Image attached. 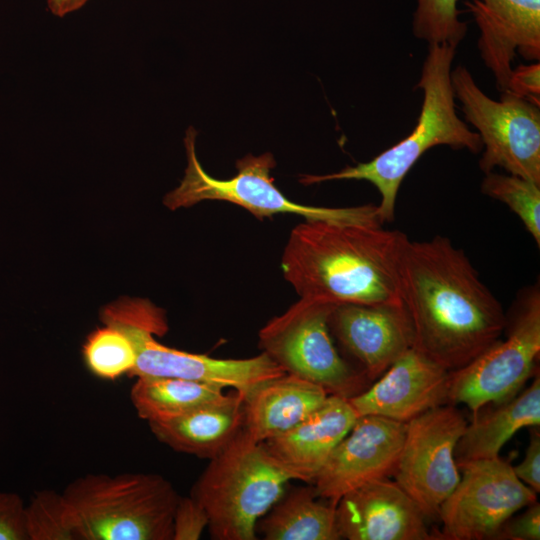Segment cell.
Instances as JSON below:
<instances>
[{
    "label": "cell",
    "mask_w": 540,
    "mask_h": 540,
    "mask_svg": "<svg viewBox=\"0 0 540 540\" xmlns=\"http://www.w3.org/2000/svg\"><path fill=\"white\" fill-rule=\"evenodd\" d=\"M515 475L536 493L540 491V435L534 431L526 448L523 460L512 466Z\"/></svg>",
    "instance_id": "obj_32"
},
{
    "label": "cell",
    "mask_w": 540,
    "mask_h": 540,
    "mask_svg": "<svg viewBox=\"0 0 540 540\" xmlns=\"http://www.w3.org/2000/svg\"><path fill=\"white\" fill-rule=\"evenodd\" d=\"M458 467L462 476L439 510L438 539H495L510 517L537 501L536 492L499 456Z\"/></svg>",
    "instance_id": "obj_12"
},
{
    "label": "cell",
    "mask_w": 540,
    "mask_h": 540,
    "mask_svg": "<svg viewBox=\"0 0 540 540\" xmlns=\"http://www.w3.org/2000/svg\"><path fill=\"white\" fill-rule=\"evenodd\" d=\"M455 55L454 46L429 45L420 79L415 86L423 93L421 111L407 137L368 162L347 166L330 174H305L299 182L311 185L332 180L368 181L381 195L377 213L384 224L394 220L395 203L402 181L427 150L446 145L454 150L465 149L474 154L481 152L483 144L480 136L456 113L451 83V66Z\"/></svg>",
    "instance_id": "obj_3"
},
{
    "label": "cell",
    "mask_w": 540,
    "mask_h": 540,
    "mask_svg": "<svg viewBox=\"0 0 540 540\" xmlns=\"http://www.w3.org/2000/svg\"><path fill=\"white\" fill-rule=\"evenodd\" d=\"M458 0H417L412 29L416 38L429 45L457 47L465 38L467 23L461 21Z\"/></svg>",
    "instance_id": "obj_27"
},
{
    "label": "cell",
    "mask_w": 540,
    "mask_h": 540,
    "mask_svg": "<svg viewBox=\"0 0 540 540\" xmlns=\"http://www.w3.org/2000/svg\"><path fill=\"white\" fill-rule=\"evenodd\" d=\"M480 189L483 194L506 204L540 246V184L517 175L491 171L485 174Z\"/></svg>",
    "instance_id": "obj_25"
},
{
    "label": "cell",
    "mask_w": 540,
    "mask_h": 540,
    "mask_svg": "<svg viewBox=\"0 0 540 540\" xmlns=\"http://www.w3.org/2000/svg\"><path fill=\"white\" fill-rule=\"evenodd\" d=\"M329 326L368 382L413 347V330L403 305L338 304L331 311Z\"/></svg>",
    "instance_id": "obj_14"
},
{
    "label": "cell",
    "mask_w": 540,
    "mask_h": 540,
    "mask_svg": "<svg viewBox=\"0 0 540 540\" xmlns=\"http://www.w3.org/2000/svg\"><path fill=\"white\" fill-rule=\"evenodd\" d=\"M292 475L243 428L193 486L212 539L255 540L258 521L283 496Z\"/></svg>",
    "instance_id": "obj_4"
},
{
    "label": "cell",
    "mask_w": 540,
    "mask_h": 540,
    "mask_svg": "<svg viewBox=\"0 0 540 540\" xmlns=\"http://www.w3.org/2000/svg\"><path fill=\"white\" fill-rule=\"evenodd\" d=\"M465 6L480 32V56L506 92L516 54L540 59V0H470Z\"/></svg>",
    "instance_id": "obj_17"
},
{
    "label": "cell",
    "mask_w": 540,
    "mask_h": 540,
    "mask_svg": "<svg viewBox=\"0 0 540 540\" xmlns=\"http://www.w3.org/2000/svg\"><path fill=\"white\" fill-rule=\"evenodd\" d=\"M340 539H436L416 502L389 478L367 482L343 495L336 504Z\"/></svg>",
    "instance_id": "obj_15"
},
{
    "label": "cell",
    "mask_w": 540,
    "mask_h": 540,
    "mask_svg": "<svg viewBox=\"0 0 540 540\" xmlns=\"http://www.w3.org/2000/svg\"><path fill=\"white\" fill-rule=\"evenodd\" d=\"M413 347L449 372L504 333L506 313L465 252L444 236L408 239L399 269Z\"/></svg>",
    "instance_id": "obj_1"
},
{
    "label": "cell",
    "mask_w": 540,
    "mask_h": 540,
    "mask_svg": "<svg viewBox=\"0 0 540 540\" xmlns=\"http://www.w3.org/2000/svg\"><path fill=\"white\" fill-rule=\"evenodd\" d=\"M227 395L223 388L176 377H138L130 390L138 417L147 423L182 416Z\"/></svg>",
    "instance_id": "obj_23"
},
{
    "label": "cell",
    "mask_w": 540,
    "mask_h": 540,
    "mask_svg": "<svg viewBox=\"0 0 540 540\" xmlns=\"http://www.w3.org/2000/svg\"><path fill=\"white\" fill-rule=\"evenodd\" d=\"M405 434L406 423L375 415L359 416L313 482L317 495L336 505L349 491L393 476Z\"/></svg>",
    "instance_id": "obj_13"
},
{
    "label": "cell",
    "mask_w": 540,
    "mask_h": 540,
    "mask_svg": "<svg viewBox=\"0 0 540 540\" xmlns=\"http://www.w3.org/2000/svg\"><path fill=\"white\" fill-rule=\"evenodd\" d=\"M208 523L205 509L193 496H180L173 517L172 540H198Z\"/></svg>",
    "instance_id": "obj_28"
},
{
    "label": "cell",
    "mask_w": 540,
    "mask_h": 540,
    "mask_svg": "<svg viewBox=\"0 0 540 540\" xmlns=\"http://www.w3.org/2000/svg\"><path fill=\"white\" fill-rule=\"evenodd\" d=\"M329 394L321 386L285 373L261 384L243 405V429L265 442L303 421Z\"/></svg>",
    "instance_id": "obj_19"
},
{
    "label": "cell",
    "mask_w": 540,
    "mask_h": 540,
    "mask_svg": "<svg viewBox=\"0 0 540 540\" xmlns=\"http://www.w3.org/2000/svg\"><path fill=\"white\" fill-rule=\"evenodd\" d=\"M197 131L190 126L184 138L187 167L180 185L169 192L164 204L171 210L191 207L205 200L236 204L262 220L276 214H295L305 220H326L340 223H371L383 225L377 206L317 207L289 200L275 185L271 170L276 166L273 155L248 154L237 160V174L226 180L210 176L201 166L195 150Z\"/></svg>",
    "instance_id": "obj_7"
},
{
    "label": "cell",
    "mask_w": 540,
    "mask_h": 540,
    "mask_svg": "<svg viewBox=\"0 0 540 540\" xmlns=\"http://www.w3.org/2000/svg\"><path fill=\"white\" fill-rule=\"evenodd\" d=\"M78 540H172L179 495L154 473L86 474L62 492Z\"/></svg>",
    "instance_id": "obj_5"
},
{
    "label": "cell",
    "mask_w": 540,
    "mask_h": 540,
    "mask_svg": "<svg viewBox=\"0 0 540 540\" xmlns=\"http://www.w3.org/2000/svg\"><path fill=\"white\" fill-rule=\"evenodd\" d=\"M506 318L505 339L499 338L467 365L449 373L448 403L463 404L474 415L487 405L513 398L536 372L539 282L520 291Z\"/></svg>",
    "instance_id": "obj_8"
},
{
    "label": "cell",
    "mask_w": 540,
    "mask_h": 540,
    "mask_svg": "<svg viewBox=\"0 0 540 540\" xmlns=\"http://www.w3.org/2000/svg\"><path fill=\"white\" fill-rule=\"evenodd\" d=\"M336 304L308 297L269 320L259 331V346L288 374L350 398L367 379L345 361L333 341L329 316Z\"/></svg>",
    "instance_id": "obj_9"
},
{
    "label": "cell",
    "mask_w": 540,
    "mask_h": 540,
    "mask_svg": "<svg viewBox=\"0 0 540 540\" xmlns=\"http://www.w3.org/2000/svg\"><path fill=\"white\" fill-rule=\"evenodd\" d=\"M88 0H47L50 12L58 17L80 9Z\"/></svg>",
    "instance_id": "obj_33"
},
{
    "label": "cell",
    "mask_w": 540,
    "mask_h": 540,
    "mask_svg": "<svg viewBox=\"0 0 540 540\" xmlns=\"http://www.w3.org/2000/svg\"><path fill=\"white\" fill-rule=\"evenodd\" d=\"M82 355L87 369L104 380L129 376L136 363V351L130 339L109 325L98 327L87 336Z\"/></svg>",
    "instance_id": "obj_24"
},
{
    "label": "cell",
    "mask_w": 540,
    "mask_h": 540,
    "mask_svg": "<svg viewBox=\"0 0 540 540\" xmlns=\"http://www.w3.org/2000/svg\"><path fill=\"white\" fill-rule=\"evenodd\" d=\"M382 226L304 219L284 248L285 279L300 297L336 305H403L399 269L409 238Z\"/></svg>",
    "instance_id": "obj_2"
},
{
    "label": "cell",
    "mask_w": 540,
    "mask_h": 540,
    "mask_svg": "<svg viewBox=\"0 0 540 540\" xmlns=\"http://www.w3.org/2000/svg\"><path fill=\"white\" fill-rule=\"evenodd\" d=\"M495 539L539 540L540 539V504L535 501L525 507V511L516 517H510L500 528Z\"/></svg>",
    "instance_id": "obj_30"
},
{
    "label": "cell",
    "mask_w": 540,
    "mask_h": 540,
    "mask_svg": "<svg viewBox=\"0 0 540 540\" xmlns=\"http://www.w3.org/2000/svg\"><path fill=\"white\" fill-rule=\"evenodd\" d=\"M489 411L480 409L473 415L455 448L458 466L481 459L499 456L502 447L525 427L540 424V377L539 371L532 383L521 394L495 404Z\"/></svg>",
    "instance_id": "obj_21"
},
{
    "label": "cell",
    "mask_w": 540,
    "mask_h": 540,
    "mask_svg": "<svg viewBox=\"0 0 540 540\" xmlns=\"http://www.w3.org/2000/svg\"><path fill=\"white\" fill-rule=\"evenodd\" d=\"M104 325L119 329L132 342L136 363L130 377H176L223 389L245 400L256 388L286 372L265 352L246 359H218L159 343L168 331L165 311L142 298L121 297L100 311Z\"/></svg>",
    "instance_id": "obj_6"
},
{
    "label": "cell",
    "mask_w": 540,
    "mask_h": 540,
    "mask_svg": "<svg viewBox=\"0 0 540 540\" xmlns=\"http://www.w3.org/2000/svg\"><path fill=\"white\" fill-rule=\"evenodd\" d=\"M540 106V64H521L512 69L507 91Z\"/></svg>",
    "instance_id": "obj_31"
},
{
    "label": "cell",
    "mask_w": 540,
    "mask_h": 540,
    "mask_svg": "<svg viewBox=\"0 0 540 540\" xmlns=\"http://www.w3.org/2000/svg\"><path fill=\"white\" fill-rule=\"evenodd\" d=\"M357 418L348 398L328 395L299 424L262 443L294 480L313 484L330 454Z\"/></svg>",
    "instance_id": "obj_18"
},
{
    "label": "cell",
    "mask_w": 540,
    "mask_h": 540,
    "mask_svg": "<svg viewBox=\"0 0 540 540\" xmlns=\"http://www.w3.org/2000/svg\"><path fill=\"white\" fill-rule=\"evenodd\" d=\"M25 525L28 540H78L69 506L54 490L35 492L25 506Z\"/></svg>",
    "instance_id": "obj_26"
},
{
    "label": "cell",
    "mask_w": 540,
    "mask_h": 540,
    "mask_svg": "<svg viewBox=\"0 0 540 540\" xmlns=\"http://www.w3.org/2000/svg\"><path fill=\"white\" fill-rule=\"evenodd\" d=\"M467 426L456 405L432 408L406 423L394 481L427 519H438L442 503L460 480L455 448Z\"/></svg>",
    "instance_id": "obj_11"
},
{
    "label": "cell",
    "mask_w": 540,
    "mask_h": 540,
    "mask_svg": "<svg viewBox=\"0 0 540 540\" xmlns=\"http://www.w3.org/2000/svg\"><path fill=\"white\" fill-rule=\"evenodd\" d=\"M257 523L266 540H339L336 505L320 498L313 485L282 496Z\"/></svg>",
    "instance_id": "obj_22"
},
{
    "label": "cell",
    "mask_w": 540,
    "mask_h": 540,
    "mask_svg": "<svg viewBox=\"0 0 540 540\" xmlns=\"http://www.w3.org/2000/svg\"><path fill=\"white\" fill-rule=\"evenodd\" d=\"M451 83L483 144L479 168L486 174L498 167L540 184V106L509 92L491 99L462 65L451 70Z\"/></svg>",
    "instance_id": "obj_10"
},
{
    "label": "cell",
    "mask_w": 540,
    "mask_h": 540,
    "mask_svg": "<svg viewBox=\"0 0 540 540\" xmlns=\"http://www.w3.org/2000/svg\"><path fill=\"white\" fill-rule=\"evenodd\" d=\"M243 405V397L233 391L221 401L148 426L155 438L171 449L210 460L243 428Z\"/></svg>",
    "instance_id": "obj_20"
},
{
    "label": "cell",
    "mask_w": 540,
    "mask_h": 540,
    "mask_svg": "<svg viewBox=\"0 0 540 540\" xmlns=\"http://www.w3.org/2000/svg\"><path fill=\"white\" fill-rule=\"evenodd\" d=\"M449 373L411 347L371 386L348 400L358 417L375 415L407 423L448 403Z\"/></svg>",
    "instance_id": "obj_16"
},
{
    "label": "cell",
    "mask_w": 540,
    "mask_h": 540,
    "mask_svg": "<svg viewBox=\"0 0 540 540\" xmlns=\"http://www.w3.org/2000/svg\"><path fill=\"white\" fill-rule=\"evenodd\" d=\"M0 540H28L25 505L15 493L0 492Z\"/></svg>",
    "instance_id": "obj_29"
}]
</instances>
